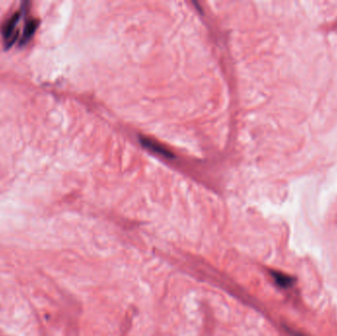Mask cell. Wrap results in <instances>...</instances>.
Listing matches in <instances>:
<instances>
[{"label":"cell","mask_w":337,"mask_h":336,"mask_svg":"<svg viewBox=\"0 0 337 336\" xmlns=\"http://www.w3.org/2000/svg\"><path fill=\"white\" fill-rule=\"evenodd\" d=\"M271 275H272L276 284L279 287L283 288V289L291 288V287H293V285L295 284V282H296L295 278H293L290 275L285 274V273H282V272L272 271Z\"/></svg>","instance_id":"7a4b0ae2"},{"label":"cell","mask_w":337,"mask_h":336,"mask_svg":"<svg viewBox=\"0 0 337 336\" xmlns=\"http://www.w3.org/2000/svg\"><path fill=\"white\" fill-rule=\"evenodd\" d=\"M38 27H39V21L36 19H32L27 22V24L25 25V28H24L22 38L20 40V46L26 45L31 40L32 37L34 36Z\"/></svg>","instance_id":"3957f363"},{"label":"cell","mask_w":337,"mask_h":336,"mask_svg":"<svg viewBox=\"0 0 337 336\" xmlns=\"http://www.w3.org/2000/svg\"><path fill=\"white\" fill-rule=\"evenodd\" d=\"M141 141H142V143H143V145H144V146H146V147H148V148L152 149V150H154V151L160 153V154H162V155H165V156H167V157H170V156H171V153L168 152V150L164 149V148H163L161 145L157 144L156 142H153V141H149V140H148V139H146V138H143V139H141Z\"/></svg>","instance_id":"277c9868"},{"label":"cell","mask_w":337,"mask_h":336,"mask_svg":"<svg viewBox=\"0 0 337 336\" xmlns=\"http://www.w3.org/2000/svg\"><path fill=\"white\" fill-rule=\"evenodd\" d=\"M22 13L21 12H17L15 14H13L12 17L5 23L3 30H2V34L4 37V41H5V46L6 47H10L13 46V44L15 43L17 38H18V31H16V27L17 24L20 21Z\"/></svg>","instance_id":"6da1fadb"},{"label":"cell","mask_w":337,"mask_h":336,"mask_svg":"<svg viewBox=\"0 0 337 336\" xmlns=\"http://www.w3.org/2000/svg\"><path fill=\"white\" fill-rule=\"evenodd\" d=\"M290 333H292L293 335L294 336H305L303 335V334H301V333H299V332H294V331H290Z\"/></svg>","instance_id":"5b68a950"}]
</instances>
